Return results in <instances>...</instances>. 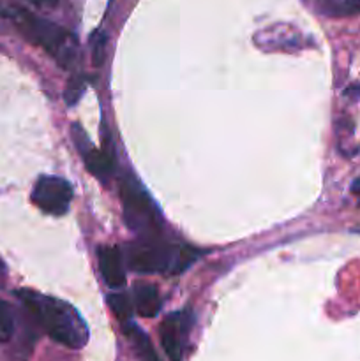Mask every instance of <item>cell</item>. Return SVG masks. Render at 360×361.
<instances>
[{
    "instance_id": "cell-13",
    "label": "cell",
    "mask_w": 360,
    "mask_h": 361,
    "mask_svg": "<svg viewBox=\"0 0 360 361\" xmlns=\"http://www.w3.org/2000/svg\"><path fill=\"white\" fill-rule=\"evenodd\" d=\"M92 63L95 67H101L106 60V44H108V35L102 30L92 34Z\"/></svg>"
},
{
    "instance_id": "cell-17",
    "label": "cell",
    "mask_w": 360,
    "mask_h": 361,
    "mask_svg": "<svg viewBox=\"0 0 360 361\" xmlns=\"http://www.w3.org/2000/svg\"><path fill=\"white\" fill-rule=\"evenodd\" d=\"M349 94L360 95V87H352V88H348V90H346V95H349Z\"/></svg>"
},
{
    "instance_id": "cell-12",
    "label": "cell",
    "mask_w": 360,
    "mask_h": 361,
    "mask_svg": "<svg viewBox=\"0 0 360 361\" xmlns=\"http://www.w3.org/2000/svg\"><path fill=\"white\" fill-rule=\"evenodd\" d=\"M87 90V80H85L83 74H74L73 78L67 83L66 90H64V101L67 106H76L78 101L81 99V95Z\"/></svg>"
},
{
    "instance_id": "cell-1",
    "label": "cell",
    "mask_w": 360,
    "mask_h": 361,
    "mask_svg": "<svg viewBox=\"0 0 360 361\" xmlns=\"http://www.w3.org/2000/svg\"><path fill=\"white\" fill-rule=\"evenodd\" d=\"M16 295L32 319L44 330L49 338L69 349H81L87 344V323L73 305L30 289H20Z\"/></svg>"
},
{
    "instance_id": "cell-6",
    "label": "cell",
    "mask_w": 360,
    "mask_h": 361,
    "mask_svg": "<svg viewBox=\"0 0 360 361\" xmlns=\"http://www.w3.org/2000/svg\"><path fill=\"white\" fill-rule=\"evenodd\" d=\"M194 324V316L189 309L168 314L161 324V344L169 361H182L186 353V341Z\"/></svg>"
},
{
    "instance_id": "cell-11",
    "label": "cell",
    "mask_w": 360,
    "mask_h": 361,
    "mask_svg": "<svg viewBox=\"0 0 360 361\" xmlns=\"http://www.w3.org/2000/svg\"><path fill=\"white\" fill-rule=\"evenodd\" d=\"M108 303L122 323H127L131 319V316H133V303H131L129 296L126 293H113V295L108 296Z\"/></svg>"
},
{
    "instance_id": "cell-14",
    "label": "cell",
    "mask_w": 360,
    "mask_h": 361,
    "mask_svg": "<svg viewBox=\"0 0 360 361\" xmlns=\"http://www.w3.org/2000/svg\"><path fill=\"white\" fill-rule=\"evenodd\" d=\"M14 334V317L11 307L0 300V342H9Z\"/></svg>"
},
{
    "instance_id": "cell-8",
    "label": "cell",
    "mask_w": 360,
    "mask_h": 361,
    "mask_svg": "<svg viewBox=\"0 0 360 361\" xmlns=\"http://www.w3.org/2000/svg\"><path fill=\"white\" fill-rule=\"evenodd\" d=\"M134 309L141 317H155L161 310V296L155 286L152 284H136L133 289Z\"/></svg>"
},
{
    "instance_id": "cell-2",
    "label": "cell",
    "mask_w": 360,
    "mask_h": 361,
    "mask_svg": "<svg viewBox=\"0 0 360 361\" xmlns=\"http://www.w3.org/2000/svg\"><path fill=\"white\" fill-rule=\"evenodd\" d=\"M0 16L9 20L28 42L44 49L64 69H69L74 63L78 42L69 30L46 18L35 16L20 4L9 0H0Z\"/></svg>"
},
{
    "instance_id": "cell-16",
    "label": "cell",
    "mask_w": 360,
    "mask_h": 361,
    "mask_svg": "<svg viewBox=\"0 0 360 361\" xmlns=\"http://www.w3.org/2000/svg\"><path fill=\"white\" fill-rule=\"evenodd\" d=\"M352 192L356 196V200H359V207H360V176H359V178L353 180V183H352Z\"/></svg>"
},
{
    "instance_id": "cell-15",
    "label": "cell",
    "mask_w": 360,
    "mask_h": 361,
    "mask_svg": "<svg viewBox=\"0 0 360 361\" xmlns=\"http://www.w3.org/2000/svg\"><path fill=\"white\" fill-rule=\"evenodd\" d=\"M71 137H73L74 141V147H76L78 154L81 155V157H85V155L88 154V152L94 148V143L90 141V137L87 136V133H85L83 129H81L80 123L74 122L73 126H71Z\"/></svg>"
},
{
    "instance_id": "cell-5",
    "label": "cell",
    "mask_w": 360,
    "mask_h": 361,
    "mask_svg": "<svg viewBox=\"0 0 360 361\" xmlns=\"http://www.w3.org/2000/svg\"><path fill=\"white\" fill-rule=\"evenodd\" d=\"M32 201L44 214L60 217L69 210L73 201V185L60 176H39L32 190Z\"/></svg>"
},
{
    "instance_id": "cell-9",
    "label": "cell",
    "mask_w": 360,
    "mask_h": 361,
    "mask_svg": "<svg viewBox=\"0 0 360 361\" xmlns=\"http://www.w3.org/2000/svg\"><path fill=\"white\" fill-rule=\"evenodd\" d=\"M81 159H83L88 173L94 175L95 178L101 180V182H108L109 176L113 175V169H115V155H113V152L109 148L99 150V148L94 147Z\"/></svg>"
},
{
    "instance_id": "cell-4",
    "label": "cell",
    "mask_w": 360,
    "mask_h": 361,
    "mask_svg": "<svg viewBox=\"0 0 360 361\" xmlns=\"http://www.w3.org/2000/svg\"><path fill=\"white\" fill-rule=\"evenodd\" d=\"M120 201L127 228L141 240H155L162 233V217L157 204L152 201L136 176L120 178Z\"/></svg>"
},
{
    "instance_id": "cell-3",
    "label": "cell",
    "mask_w": 360,
    "mask_h": 361,
    "mask_svg": "<svg viewBox=\"0 0 360 361\" xmlns=\"http://www.w3.org/2000/svg\"><path fill=\"white\" fill-rule=\"evenodd\" d=\"M122 256L127 267L136 274L180 275L198 259V250L186 243L138 238L124 245Z\"/></svg>"
},
{
    "instance_id": "cell-7",
    "label": "cell",
    "mask_w": 360,
    "mask_h": 361,
    "mask_svg": "<svg viewBox=\"0 0 360 361\" xmlns=\"http://www.w3.org/2000/svg\"><path fill=\"white\" fill-rule=\"evenodd\" d=\"M99 271L104 279L106 286L120 289L126 284V270H124V256L119 247L101 245L97 249Z\"/></svg>"
},
{
    "instance_id": "cell-10",
    "label": "cell",
    "mask_w": 360,
    "mask_h": 361,
    "mask_svg": "<svg viewBox=\"0 0 360 361\" xmlns=\"http://www.w3.org/2000/svg\"><path fill=\"white\" fill-rule=\"evenodd\" d=\"M122 328H124V334H126V337L129 338L131 344H133V348H134V351L138 353V356H140L141 360L143 361H161L159 360L157 353H155L154 345H152L150 337H148V335L145 334L140 326H136L134 323L127 321V323H124Z\"/></svg>"
}]
</instances>
